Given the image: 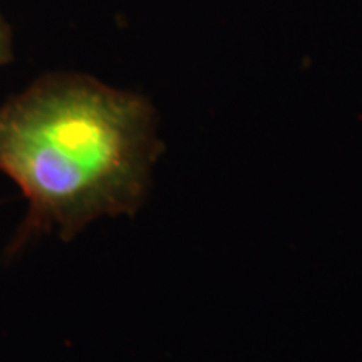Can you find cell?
I'll return each instance as SVG.
<instances>
[{
  "label": "cell",
  "instance_id": "cell-1",
  "mask_svg": "<svg viewBox=\"0 0 362 362\" xmlns=\"http://www.w3.org/2000/svg\"><path fill=\"white\" fill-rule=\"evenodd\" d=\"M161 155L156 111L141 94L78 72L35 79L0 104V173L27 202L7 255L37 238L71 243L101 220L133 218Z\"/></svg>",
  "mask_w": 362,
  "mask_h": 362
},
{
  "label": "cell",
  "instance_id": "cell-2",
  "mask_svg": "<svg viewBox=\"0 0 362 362\" xmlns=\"http://www.w3.org/2000/svg\"><path fill=\"white\" fill-rule=\"evenodd\" d=\"M12 61V35L8 25L0 16V67Z\"/></svg>",
  "mask_w": 362,
  "mask_h": 362
}]
</instances>
